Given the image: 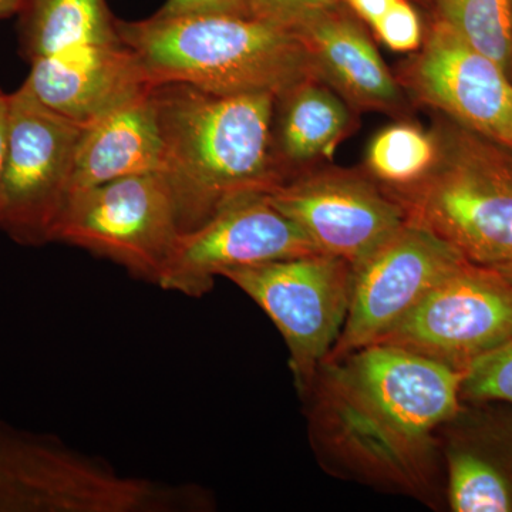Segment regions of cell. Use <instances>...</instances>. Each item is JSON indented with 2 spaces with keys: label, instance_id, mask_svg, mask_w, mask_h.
Instances as JSON below:
<instances>
[{
  "label": "cell",
  "instance_id": "1",
  "mask_svg": "<svg viewBox=\"0 0 512 512\" xmlns=\"http://www.w3.org/2000/svg\"><path fill=\"white\" fill-rule=\"evenodd\" d=\"M163 175L178 227L194 231L222 208L285 183L272 154L271 94L221 96L187 83L151 89Z\"/></svg>",
  "mask_w": 512,
  "mask_h": 512
},
{
  "label": "cell",
  "instance_id": "2",
  "mask_svg": "<svg viewBox=\"0 0 512 512\" xmlns=\"http://www.w3.org/2000/svg\"><path fill=\"white\" fill-rule=\"evenodd\" d=\"M153 86L187 83L221 96L271 94L318 79L295 30L245 16L153 15L117 19Z\"/></svg>",
  "mask_w": 512,
  "mask_h": 512
},
{
  "label": "cell",
  "instance_id": "3",
  "mask_svg": "<svg viewBox=\"0 0 512 512\" xmlns=\"http://www.w3.org/2000/svg\"><path fill=\"white\" fill-rule=\"evenodd\" d=\"M326 413L360 447L386 458L429 451L460 413L464 370L375 343L320 367Z\"/></svg>",
  "mask_w": 512,
  "mask_h": 512
},
{
  "label": "cell",
  "instance_id": "4",
  "mask_svg": "<svg viewBox=\"0 0 512 512\" xmlns=\"http://www.w3.org/2000/svg\"><path fill=\"white\" fill-rule=\"evenodd\" d=\"M434 131L440 146L434 170L416 187L390 194L409 220L471 264H512V148L447 117Z\"/></svg>",
  "mask_w": 512,
  "mask_h": 512
},
{
  "label": "cell",
  "instance_id": "5",
  "mask_svg": "<svg viewBox=\"0 0 512 512\" xmlns=\"http://www.w3.org/2000/svg\"><path fill=\"white\" fill-rule=\"evenodd\" d=\"M202 505L194 487L123 476L56 437L0 420V512H163Z\"/></svg>",
  "mask_w": 512,
  "mask_h": 512
},
{
  "label": "cell",
  "instance_id": "6",
  "mask_svg": "<svg viewBox=\"0 0 512 512\" xmlns=\"http://www.w3.org/2000/svg\"><path fill=\"white\" fill-rule=\"evenodd\" d=\"M275 323L301 390H311L348 316L353 266L326 254L242 266L222 274Z\"/></svg>",
  "mask_w": 512,
  "mask_h": 512
},
{
  "label": "cell",
  "instance_id": "7",
  "mask_svg": "<svg viewBox=\"0 0 512 512\" xmlns=\"http://www.w3.org/2000/svg\"><path fill=\"white\" fill-rule=\"evenodd\" d=\"M83 127L43 104L25 83L10 94L0 231L16 244L42 247L52 242L69 197Z\"/></svg>",
  "mask_w": 512,
  "mask_h": 512
},
{
  "label": "cell",
  "instance_id": "8",
  "mask_svg": "<svg viewBox=\"0 0 512 512\" xmlns=\"http://www.w3.org/2000/svg\"><path fill=\"white\" fill-rule=\"evenodd\" d=\"M180 234L163 175L140 174L70 195L52 242L86 249L157 284Z\"/></svg>",
  "mask_w": 512,
  "mask_h": 512
},
{
  "label": "cell",
  "instance_id": "9",
  "mask_svg": "<svg viewBox=\"0 0 512 512\" xmlns=\"http://www.w3.org/2000/svg\"><path fill=\"white\" fill-rule=\"evenodd\" d=\"M466 262L453 245L407 218L399 231L353 266L348 316L326 362L379 343Z\"/></svg>",
  "mask_w": 512,
  "mask_h": 512
},
{
  "label": "cell",
  "instance_id": "10",
  "mask_svg": "<svg viewBox=\"0 0 512 512\" xmlns=\"http://www.w3.org/2000/svg\"><path fill=\"white\" fill-rule=\"evenodd\" d=\"M511 340L512 285L494 268L466 262L379 343L464 370Z\"/></svg>",
  "mask_w": 512,
  "mask_h": 512
},
{
  "label": "cell",
  "instance_id": "11",
  "mask_svg": "<svg viewBox=\"0 0 512 512\" xmlns=\"http://www.w3.org/2000/svg\"><path fill=\"white\" fill-rule=\"evenodd\" d=\"M320 254L356 266L407 221L406 210L373 178L356 171L308 170L266 194Z\"/></svg>",
  "mask_w": 512,
  "mask_h": 512
},
{
  "label": "cell",
  "instance_id": "12",
  "mask_svg": "<svg viewBox=\"0 0 512 512\" xmlns=\"http://www.w3.org/2000/svg\"><path fill=\"white\" fill-rule=\"evenodd\" d=\"M312 254L320 252L308 235L265 194L248 195L200 228L180 234L157 285L201 298L229 269Z\"/></svg>",
  "mask_w": 512,
  "mask_h": 512
},
{
  "label": "cell",
  "instance_id": "13",
  "mask_svg": "<svg viewBox=\"0 0 512 512\" xmlns=\"http://www.w3.org/2000/svg\"><path fill=\"white\" fill-rule=\"evenodd\" d=\"M414 96L454 123L512 148L510 74L437 20L404 72Z\"/></svg>",
  "mask_w": 512,
  "mask_h": 512
},
{
  "label": "cell",
  "instance_id": "14",
  "mask_svg": "<svg viewBox=\"0 0 512 512\" xmlns=\"http://www.w3.org/2000/svg\"><path fill=\"white\" fill-rule=\"evenodd\" d=\"M26 86L50 109L86 126L153 89L124 45L86 46L30 63Z\"/></svg>",
  "mask_w": 512,
  "mask_h": 512
},
{
  "label": "cell",
  "instance_id": "15",
  "mask_svg": "<svg viewBox=\"0 0 512 512\" xmlns=\"http://www.w3.org/2000/svg\"><path fill=\"white\" fill-rule=\"evenodd\" d=\"M308 49L316 76L353 110L402 113V87L359 23L338 5L295 30Z\"/></svg>",
  "mask_w": 512,
  "mask_h": 512
},
{
  "label": "cell",
  "instance_id": "16",
  "mask_svg": "<svg viewBox=\"0 0 512 512\" xmlns=\"http://www.w3.org/2000/svg\"><path fill=\"white\" fill-rule=\"evenodd\" d=\"M161 165L163 143L150 90L83 127L69 197L117 178L160 174Z\"/></svg>",
  "mask_w": 512,
  "mask_h": 512
},
{
  "label": "cell",
  "instance_id": "17",
  "mask_svg": "<svg viewBox=\"0 0 512 512\" xmlns=\"http://www.w3.org/2000/svg\"><path fill=\"white\" fill-rule=\"evenodd\" d=\"M352 107L328 84L308 79L275 97L272 154L286 181L329 160L353 128Z\"/></svg>",
  "mask_w": 512,
  "mask_h": 512
},
{
  "label": "cell",
  "instance_id": "18",
  "mask_svg": "<svg viewBox=\"0 0 512 512\" xmlns=\"http://www.w3.org/2000/svg\"><path fill=\"white\" fill-rule=\"evenodd\" d=\"M467 427L447 448L451 510L512 512V419Z\"/></svg>",
  "mask_w": 512,
  "mask_h": 512
},
{
  "label": "cell",
  "instance_id": "19",
  "mask_svg": "<svg viewBox=\"0 0 512 512\" xmlns=\"http://www.w3.org/2000/svg\"><path fill=\"white\" fill-rule=\"evenodd\" d=\"M18 16L19 52L29 64L77 47L121 43L106 0H26Z\"/></svg>",
  "mask_w": 512,
  "mask_h": 512
},
{
  "label": "cell",
  "instance_id": "20",
  "mask_svg": "<svg viewBox=\"0 0 512 512\" xmlns=\"http://www.w3.org/2000/svg\"><path fill=\"white\" fill-rule=\"evenodd\" d=\"M436 131L397 121L377 131L366 148V171L384 190L399 192L429 177L439 160Z\"/></svg>",
  "mask_w": 512,
  "mask_h": 512
},
{
  "label": "cell",
  "instance_id": "21",
  "mask_svg": "<svg viewBox=\"0 0 512 512\" xmlns=\"http://www.w3.org/2000/svg\"><path fill=\"white\" fill-rule=\"evenodd\" d=\"M436 3L441 20L511 76L510 0H436Z\"/></svg>",
  "mask_w": 512,
  "mask_h": 512
},
{
  "label": "cell",
  "instance_id": "22",
  "mask_svg": "<svg viewBox=\"0 0 512 512\" xmlns=\"http://www.w3.org/2000/svg\"><path fill=\"white\" fill-rule=\"evenodd\" d=\"M461 400L512 404V340L464 369Z\"/></svg>",
  "mask_w": 512,
  "mask_h": 512
},
{
  "label": "cell",
  "instance_id": "23",
  "mask_svg": "<svg viewBox=\"0 0 512 512\" xmlns=\"http://www.w3.org/2000/svg\"><path fill=\"white\" fill-rule=\"evenodd\" d=\"M372 28L393 52H413L423 45L419 13L407 0H397Z\"/></svg>",
  "mask_w": 512,
  "mask_h": 512
},
{
  "label": "cell",
  "instance_id": "24",
  "mask_svg": "<svg viewBox=\"0 0 512 512\" xmlns=\"http://www.w3.org/2000/svg\"><path fill=\"white\" fill-rule=\"evenodd\" d=\"M339 0H248L249 16L296 30Z\"/></svg>",
  "mask_w": 512,
  "mask_h": 512
},
{
  "label": "cell",
  "instance_id": "25",
  "mask_svg": "<svg viewBox=\"0 0 512 512\" xmlns=\"http://www.w3.org/2000/svg\"><path fill=\"white\" fill-rule=\"evenodd\" d=\"M157 15H229L251 18L248 0H167Z\"/></svg>",
  "mask_w": 512,
  "mask_h": 512
},
{
  "label": "cell",
  "instance_id": "26",
  "mask_svg": "<svg viewBox=\"0 0 512 512\" xmlns=\"http://www.w3.org/2000/svg\"><path fill=\"white\" fill-rule=\"evenodd\" d=\"M346 3L367 25L373 26L397 0H339Z\"/></svg>",
  "mask_w": 512,
  "mask_h": 512
},
{
  "label": "cell",
  "instance_id": "27",
  "mask_svg": "<svg viewBox=\"0 0 512 512\" xmlns=\"http://www.w3.org/2000/svg\"><path fill=\"white\" fill-rule=\"evenodd\" d=\"M10 94L0 87V181H2L3 164H5L6 144H8Z\"/></svg>",
  "mask_w": 512,
  "mask_h": 512
},
{
  "label": "cell",
  "instance_id": "28",
  "mask_svg": "<svg viewBox=\"0 0 512 512\" xmlns=\"http://www.w3.org/2000/svg\"><path fill=\"white\" fill-rule=\"evenodd\" d=\"M26 0H0V20L19 15Z\"/></svg>",
  "mask_w": 512,
  "mask_h": 512
},
{
  "label": "cell",
  "instance_id": "29",
  "mask_svg": "<svg viewBox=\"0 0 512 512\" xmlns=\"http://www.w3.org/2000/svg\"><path fill=\"white\" fill-rule=\"evenodd\" d=\"M494 269L512 285V264L497 266V268Z\"/></svg>",
  "mask_w": 512,
  "mask_h": 512
},
{
  "label": "cell",
  "instance_id": "30",
  "mask_svg": "<svg viewBox=\"0 0 512 512\" xmlns=\"http://www.w3.org/2000/svg\"><path fill=\"white\" fill-rule=\"evenodd\" d=\"M510 3H511V13H512V0H510Z\"/></svg>",
  "mask_w": 512,
  "mask_h": 512
}]
</instances>
